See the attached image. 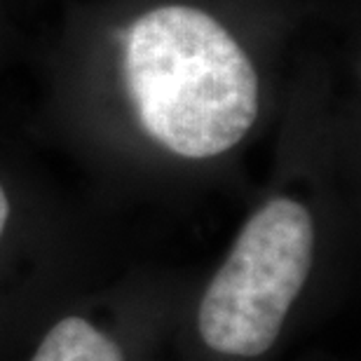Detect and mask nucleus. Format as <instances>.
I'll use <instances>...</instances> for the list:
<instances>
[{
	"label": "nucleus",
	"instance_id": "nucleus-1",
	"mask_svg": "<svg viewBox=\"0 0 361 361\" xmlns=\"http://www.w3.org/2000/svg\"><path fill=\"white\" fill-rule=\"evenodd\" d=\"M125 80L148 136L204 160L244 139L258 115V78L237 40L207 12L155 7L125 38Z\"/></svg>",
	"mask_w": 361,
	"mask_h": 361
},
{
	"label": "nucleus",
	"instance_id": "nucleus-2",
	"mask_svg": "<svg viewBox=\"0 0 361 361\" xmlns=\"http://www.w3.org/2000/svg\"><path fill=\"white\" fill-rule=\"evenodd\" d=\"M312 251L305 207L277 197L258 209L202 295L197 329L207 348L228 357L265 355L305 286Z\"/></svg>",
	"mask_w": 361,
	"mask_h": 361
},
{
	"label": "nucleus",
	"instance_id": "nucleus-3",
	"mask_svg": "<svg viewBox=\"0 0 361 361\" xmlns=\"http://www.w3.org/2000/svg\"><path fill=\"white\" fill-rule=\"evenodd\" d=\"M31 361H125L120 345L80 317L56 322Z\"/></svg>",
	"mask_w": 361,
	"mask_h": 361
},
{
	"label": "nucleus",
	"instance_id": "nucleus-4",
	"mask_svg": "<svg viewBox=\"0 0 361 361\" xmlns=\"http://www.w3.org/2000/svg\"><path fill=\"white\" fill-rule=\"evenodd\" d=\"M7 216H10V202H7V195L0 185V235L5 230V223H7Z\"/></svg>",
	"mask_w": 361,
	"mask_h": 361
}]
</instances>
